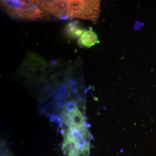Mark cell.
<instances>
[{"mask_svg": "<svg viewBox=\"0 0 156 156\" xmlns=\"http://www.w3.org/2000/svg\"><path fill=\"white\" fill-rule=\"evenodd\" d=\"M61 126L64 156H89L90 132L85 117L76 104L69 102L62 109Z\"/></svg>", "mask_w": 156, "mask_h": 156, "instance_id": "cell-1", "label": "cell"}, {"mask_svg": "<svg viewBox=\"0 0 156 156\" xmlns=\"http://www.w3.org/2000/svg\"><path fill=\"white\" fill-rule=\"evenodd\" d=\"M1 5L6 14L14 19L30 21L50 18V14L34 1H1Z\"/></svg>", "mask_w": 156, "mask_h": 156, "instance_id": "cell-2", "label": "cell"}, {"mask_svg": "<svg viewBox=\"0 0 156 156\" xmlns=\"http://www.w3.org/2000/svg\"><path fill=\"white\" fill-rule=\"evenodd\" d=\"M100 10L98 1H69L70 18L95 21Z\"/></svg>", "mask_w": 156, "mask_h": 156, "instance_id": "cell-3", "label": "cell"}, {"mask_svg": "<svg viewBox=\"0 0 156 156\" xmlns=\"http://www.w3.org/2000/svg\"><path fill=\"white\" fill-rule=\"evenodd\" d=\"M42 10L57 19L66 20L69 17V1H34Z\"/></svg>", "mask_w": 156, "mask_h": 156, "instance_id": "cell-4", "label": "cell"}, {"mask_svg": "<svg viewBox=\"0 0 156 156\" xmlns=\"http://www.w3.org/2000/svg\"><path fill=\"white\" fill-rule=\"evenodd\" d=\"M99 42L97 35L92 29L85 30L78 40L79 45L87 48H90Z\"/></svg>", "mask_w": 156, "mask_h": 156, "instance_id": "cell-5", "label": "cell"}, {"mask_svg": "<svg viewBox=\"0 0 156 156\" xmlns=\"http://www.w3.org/2000/svg\"><path fill=\"white\" fill-rule=\"evenodd\" d=\"M81 28L79 21H71L66 26L65 32L68 37L70 39H74L81 36V35L85 31Z\"/></svg>", "mask_w": 156, "mask_h": 156, "instance_id": "cell-6", "label": "cell"}, {"mask_svg": "<svg viewBox=\"0 0 156 156\" xmlns=\"http://www.w3.org/2000/svg\"><path fill=\"white\" fill-rule=\"evenodd\" d=\"M9 156H12V155H10V154H9Z\"/></svg>", "mask_w": 156, "mask_h": 156, "instance_id": "cell-7", "label": "cell"}]
</instances>
